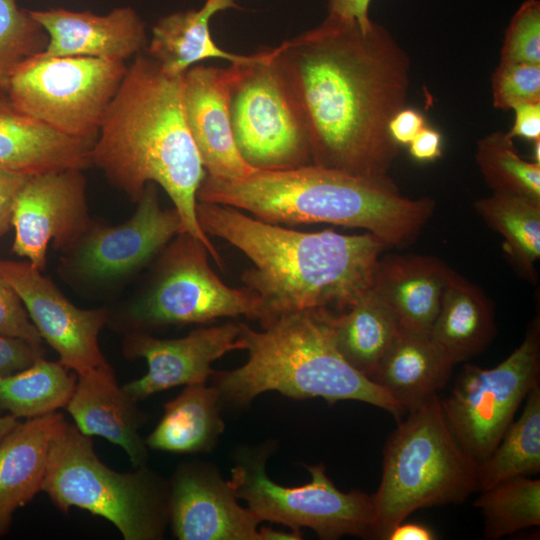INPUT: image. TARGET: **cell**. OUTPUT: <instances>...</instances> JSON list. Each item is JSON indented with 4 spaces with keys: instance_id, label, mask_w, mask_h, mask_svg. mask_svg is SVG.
<instances>
[{
    "instance_id": "cell-19",
    "label": "cell",
    "mask_w": 540,
    "mask_h": 540,
    "mask_svg": "<svg viewBox=\"0 0 540 540\" xmlns=\"http://www.w3.org/2000/svg\"><path fill=\"white\" fill-rule=\"evenodd\" d=\"M48 35L42 55L86 56L125 62L147 45L146 24L130 6L106 15L64 8L30 10Z\"/></svg>"
},
{
    "instance_id": "cell-40",
    "label": "cell",
    "mask_w": 540,
    "mask_h": 540,
    "mask_svg": "<svg viewBox=\"0 0 540 540\" xmlns=\"http://www.w3.org/2000/svg\"><path fill=\"white\" fill-rule=\"evenodd\" d=\"M425 125L419 111L404 107L391 119L389 133L397 145H408Z\"/></svg>"
},
{
    "instance_id": "cell-30",
    "label": "cell",
    "mask_w": 540,
    "mask_h": 540,
    "mask_svg": "<svg viewBox=\"0 0 540 540\" xmlns=\"http://www.w3.org/2000/svg\"><path fill=\"white\" fill-rule=\"evenodd\" d=\"M76 374L59 361L43 357L29 367L0 378V413L35 418L65 407L77 381Z\"/></svg>"
},
{
    "instance_id": "cell-33",
    "label": "cell",
    "mask_w": 540,
    "mask_h": 540,
    "mask_svg": "<svg viewBox=\"0 0 540 540\" xmlns=\"http://www.w3.org/2000/svg\"><path fill=\"white\" fill-rule=\"evenodd\" d=\"M475 159L493 193L540 203V163L522 159L507 133L495 131L480 139Z\"/></svg>"
},
{
    "instance_id": "cell-41",
    "label": "cell",
    "mask_w": 540,
    "mask_h": 540,
    "mask_svg": "<svg viewBox=\"0 0 540 540\" xmlns=\"http://www.w3.org/2000/svg\"><path fill=\"white\" fill-rule=\"evenodd\" d=\"M513 109L515 121L508 136L533 141L540 139V102L520 104Z\"/></svg>"
},
{
    "instance_id": "cell-9",
    "label": "cell",
    "mask_w": 540,
    "mask_h": 540,
    "mask_svg": "<svg viewBox=\"0 0 540 540\" xmlns=\"http://www.w3.org/2000/svg\"><path fill=\"white\" fill-rule=\"evenodd\" d=\"M272 448L267 442L237 449L228 480L236 497L247 503L260 522L279 523L293 530L310 528L323 540L345 535L375 539L372 495L357 489L339 490L322 463L304 465L311 476L305 485L277 484L266 472Z\"/></svg>"
},
{
    "instance_id": "cell-3",
    "label": "cell",
    "mask_w": 540,
    "mask_h": 540,
    "mask_svg": "<svg viewBox=\"0 0 540 540\" xmlns=\"http://www.w3.org/2000/svg\"><path fill=\"white\" fill-rule=\"evenodd\" d=\"M91 164L136 202L148 183L160 185L184 232L222 267L196 215L197 191L206 172L185 118L183 74H167L148 55L137 54L106 111Z\"/></svg>"
},
{
    "instance_id": "cell-42",
    "label": "cell",
    "mask_w": 540,
    "mask_h": 540,
    "mask_svg": "<svg viewBox=\"0 0 540 540\" xmlns=\"http://www.w3.org/2000/svg\"><path fill=\"white\" fill-rule=\"evenodd\" d=\"M409 152L415 160L420 162L434 161L441 157V133L425 125L409 143Z\"/></svg>"
},
{
    "instance_id": "cell-7",
    "label": "cell",
    "mask_w": 540,
    "mask_h": 540,
    "mask_svg": "<svg viewBox=\"0 0 540 540\" xmlns=\"http://www.w3.org/2000/svg\"><path fill=\"white\" fill-rule=\"evenodd\" d=\"M42 491L63 513L77 507L110 521L125 540L162 539L169 523L168 481L147 466L109 468L68 422L52 443Z\"/></svg>"
},
{
    "instance_id": "cell-24",
    "label": "cell",
    "mask_w": 540,
    "mask_h": 540,
    "mask_svg": "<svg viewBox=\"0 0 540 540\" xmlns=\"http://www.w3.org/2000/svg\"><path fill=\"white\" fill-rule=\"evenodd\" d=\"M454 365L429 333L400 328L370 380L407 413L438 395L449 381Z\"/></svg>"
},
{
    "instance_id": "cell-44",
    "label": "cell",
    "mask_w": 540,
    "mask_h": 540,
    "mask_svg": "<svg viewBox=\"0 0 540 540\" xmlns=\"http://www.w3.org/2000/svg\"><path fill=\"white\" fill-rule=\"evenodd\" d=\"M436 538L435 532L429 526L404 520L389 531L386 540H434Z\"/></svg>"
},
{
    "instance_id": "cell-32",
    "label": "cell",
    "mask_w": 540,
    "mask_h": 540,
    "mask_svg": "<svg viewBox=\"0 0 540 540\" xmlns=\"http://www.w3.org/2000/svg\"><path fill=\"white\" fill-rule=\"evenodd\" d=\"M480 492L474 506L484 517L486 539H500L540 525L539 479L516 476Z\"/></svg>"
},
{
    "instance_id": "cell-11",
    "label": "cell",
    "mask_w": 540,
    "mask_h": 540,
    "mask_svg": "<svg viewBox=\"0 0 540 540\" xmlns=\"http://www.w3.org/2000/svg\"><path fill=\"white\" fill-rule=\"evenodd\" d=\"M540 384V317L521 344L493 368L465 364L441 399L456 441L478 468L490 457L529 391Z\"/></svg>"
},
{
    "instance_id": "cell-35",
    "label": "cell",
    "mask_w": 540,
    "mask_h": 540,
    "mask_svg": "<svg viewBox=\"0 0 540 540\" xmlns=\"http://www.w3.org/2000/svg\"><path fill=\"white\" fill-rule=\"evenodd\" d=\"M493 105L513 109L540 102V65L500 62L492 77Z\"/></svg>"
},
{
    "instance_id": "cell-45",
    "label": "cell",
    "mask_w": 540,
    "mask_h": 540,
    "mask_svg": "<svg viewBox=\"0 0 540 540\" xmlns=\"http://www.w3.org/2000/svg\"><path fill=\"white\" fill-rule=\"evenodd\" d=\"M261 540H301V530L281 531L270 527L259 528Z\"/></svg>"
},
{
    "instance_id": "cell-16",
    "label": "cell",
    "mask_w": 540,
    "mask_h": 540,
    "mask_svg": "<svg viewBox=\"0 0 540 540\" xmlns=\"http://www.w3.org/2000/svg\"><path fill=\"white\" fill-rule=\"evenodd\" d=\"M128 358H143L147 373L123 386L137 402L177 386L206 383L215 372L212 363L234 350H245L241 323L226 322L200 328L185 337L159 339L134 332L124 342Z\"/></svg>"
},
{
    "instance_id": "cell-14",
    "label": "cell",
    "mask_w": 540,
    "mask_h": 540,
    "mask_svg": "<svg viewBox=\"0 0 540 540\" xmlns=\"http://www.w3.org/2000/svg\"><path fill=\"white\" fill-rule=\"evenodd\" d=\"M12 251L42 271L50 241L76 247L88 230L86 180L82 170L69 169L29 176L13 208Z\"/></svg>"
},
{
    "instance_id": "cell-15",
    "label": "cell",
    "mask_w": 540,
    "mask_h": 540,
    "mask_svg": "<svg viewBox=\"0 0 540 540\" xmlns=\"http://www.w3.org/2000/svg\"><path fill=\"white\" fill-rule=\"evenodd\" d=\"M168 484V518L177 539L261 540L260 520L238 504L214 465L181 463Z\"/></svg>"
},
{
    "instance_id": "cell-5",
    "label": "cell",
    "mask_w": 540,
    "mask_h": 540,
    "mask_svg": "<svg viewBox=\"0 0 540 540\" xmlns=\"http://www.w3.org/2000/svg\"><path fill=\"white\" fill-rule=\"evenodd\" d=\"M332 314L327 309L290 313L262 331L241 323L247 361L233 370H215L210 378L222 404L245 407L258 395L276 391L296 400L320 397L329 405L360 401L389 412L398 421L403 418V408L340 354Z\"/></svg>"
},
{
    "instance_id": "cell-4",
    "label": "cell",
    "mask_w": 540,
    "mask_h": 540,
    "mask_svg": "<svg viewBox=\"0 0 540 540\" xmlns=\"http://www.w3.org/2000/svg\"><path fill=\"white\" fill-rule=\"evenodd\" d=\"M197 201L244 210L269 223L361 228L390 248L414 242L431 219V198L400 194L390 177L371 178L309 164L256 170L236 180L205 176Z\"/></svg>"
},
{
    "instance_id": "cell-47",
    "label": "cell",
    "mask_w": 540,
    "mask_h": 540,
    "mask_svg": "<svg viewBox=\"0 0 540 540\" xmlns=\"http://www.w3.org/2000/svg\"><path fill=\"white\" fill-rule=\"evenodd\" d=\"M540 139L534 141V149H533V156H534V162L540 163Z\"/></svg>"
},
{
    "instance_id": "cell-43",
    "label": "cell",
    "mask_w": 540,
    "mask_h": 540,
    "mask_svg": "<svg viewBox=\"0 0 540 540\" xmlns=\"http://www.w3.org/2000/svg\"><path fill=\"white\" fill-rule=\"evenodd\" d=\"M371 0H328V16L356 21L363 29L372 25L369 18Z\"/></svg>"
},
{
    "instance_id": "cell-17",
    "label": "cell",
    "mask_w": 540,
    "mask_h": 540,
    "mask_svg": "<svg viewBox=\"0 0 540 540\" xmlns=\"http://www.w3.org/2000/svg\"><path fill=\"white\" fill-rule=\"evenodd\" d=\"M137 202L129 220L86 233L78 243L76 265L84 275L108 279L127 274L184 232L176 209L161 208L155 183L145 186Z\"/></svg>"
},
{
    "instance_id": "cell-20",
    "label": "cell",
    "mask_w": 540,
    "mask_h": 540,
    "mask_svg": "<svg viewBox=\"0 0 540 540\" xmlns=\"http://www.w3.org/2000/svg\"><path fill=\"white\" fill-rule=\"evenodd\" d=\"M119 385L109 363L77 375L65 406L75 426L87 436H102L120 446L134 468L146 466L148 447L139 435L147 415Z\"/></svg>"
},
{
    "instance_id": "cell-25",
    "label": "cell",
    "mask_w": 540,
    "mask_h": 540,
    "mask_svg": "<svg viewBox=\"0 0 540 540\" xmlns=\"http://www.w3.org/2000/svg\"><path fill=\"white\" fill-rule=\"evenodd\" d=\"M496 334L493 302L479 286L450 268L430 337L457 364L482 353Z\"/></svg>"
},
{
    "instance_id": "cell-28",
    "label": "cell",
    "mask_w": 540,
    "mask_h": 540,
    "mask_svg": "<svg viewBox=\"0 0 540 540\" xmlns=\"http://www.w3.org/2000/svg\"><path fill=\"white\" fill-rule=\"evenodd\" d=\"M331 322L338 351L369 379L400 329L371 288L345 309L333 312Z\"/></svg>"
},
{
    "instance_id": "cell-23",
    "label": "cell",
    "mask_w": 540,
    "mask_h": 540,
    "mask_svg": "<svg viewBox=\"0 0 540 540\" xmlns=\"http://www.w3.org/2000/svg\"><path fill=\"white\" fill-rule=\"evenodd\" d=\"M67 423L53 412L27 419L0 440V537L13 515L42 491L52 443Z\"/></svg>"
},
{
    "instance_id": "cell-27",
    "label": "cell",
    "mask_w": 540,
    "mask_h": 540,
    "mask_svg": "<svg viewBox=\"0 0 540 540\" xmlns=\"http://www.w3.org/2000/svg\"><path fill=\"white\" fill-rule=\"evenodd\" d=\"M221 410L222 401L215 386L187 385L164 405L160 421L145 440L146 446L178 454L208 452L225 428Z\"/></svg>"
},
{
    "instance_id": "cell-6",
    "label": "cell",
    "mask_w": 540,
    "mask_h": 540,
    "mask_svg": "<svg viewBox=\"0 0 540 540\" xmlns=\"http://www.w3.org/2000/svg\"><path fill=\"white\" fill-rule=\"evenodd\" d=\"M479 491V468L462 450L433 396L398 421L383 448L382 476L372 495L375 539L414 511L459 505Z\"/></svg>"
},
{
    "instance_id": "cell-10",
    "label": "cell",
    "mask_w": 540,
    "mask_h": 540,
    "mask_svg": "<svg viewBox=\"0 0 540 540\" xmlns=\"http://www.w3.org/2000/svg\"><path fill=\"white\" fill-rule=\"evenodd\" d=\"M126 70L121 61L39 53L17 68L7 96L19 111L59 133L96 140Z\"/></svg>"
},
{
    "instance_id": "cell-21",
    "label": "cell",
    "mask_w": 540,
    "mask_h": 540,
    "mask_svg": "<svg viewBox=\"0 0 540 540\" xmlns=\"http://www.w3.org/2000/svg\"><path fill=\"white\" fill-rule=\"evenodd\" d=\"M94 142L59 133L0 96L1 169L25 176L83 170L92 165Z\"/></svg>"
},
{
    "instance_id": "cell-26",
    "label": "cell",
    "mask_w": 540,
    "mask_h": 540,
    "mask_svg": "<svg viewBox=\"0 0 540 540\" xmlns=\"http://www.w3.org/2000/svg\"><path fill=\"white\" fill-rule=\"evenodd\" d=\"M238 8L234 0H206L200 9L177 11L161 17L152 27L147 55L170 75H182L195 63L221 58L230 63L247 60L221 49L210 33V19L216 13Z\"/></svg>"
},
{
    "instance_id": "cell-2",
    "label": "cell",
    "mask_w": 540,
    "mask_h": 540,
    "mask_svg": "<svg viewBox=\"0 0 540 540\" xmlns=\"http://www.w3.org/2000/svg\"><path fill=\"white\" fill-rule=\"evenodd\" d=\"M196 215L207 235L252 262L241 279L260 300L262 327L290 313L345 309L372 287L379 258L390 248L369 232L296 231L221 204L197 202Z\"/></svg>"
},
{
    "instance_id": "cell-37",
    "label": "cell",
    "mask_w": 540,
    "mask_h": 540,
    "mask_svg": "<svg viewBox=\"0 0 540 540\" xmlns=\"http://www.w3.org/2000/svg\"><path fill=\"white\" fill-rule=\"evenodd\" d=\"M0 334L41 346L43 339L22 300L0 274Z\"/></svg>"
},
{
    "instance_id": "cell-22",
    "label": "cell",
    "mask_w": 540,
    "mask_h": 540,
    "mask_svg": "<svg viewBox=\"0 0 540 540\" xmlns=\"http://www.w3.org/2000/svg\"><path fill=\"white\" fill-rule=\"evenodd\" d=\"M449 270L435 256L389 254L379 258L371 289L394 314L400 328L429 333Z\"/></svg>"
},
{
    "instance_id": "cell-31",
    "label": "cell",
    "mask_w": 540,
    "mask_h": 540,
    "mask_svg": "<svg viewBox=\"0 0 540 540\" xmlns=\"http://www.w3.org/2000/svg\"><path fill=\"white\" fill-rule=\"evenodd\" d=\"M524 400L520 417L512 421L490 457L479 467V491L508 478L540 472V384Z\"/></svg>"
},
{
    "instance_id": "cell-29",
    "label": "cell",
    "mask_w": 540,
    "mask_h": 540,
    "mask_svg": "<svg viewBox=\"0 0 540 540\" xmlns=\"http://www.w3.org/2000/svg\"><path fill=\"white\" fill-rule=\"evenodd\" d=\"M473 207L483 221L504 239L503 249L519 274L532 284L538 280L540 257V203L493 193Z\"/></svg>"
},
{
    "instance_id": "cell-8",
    "label": "cell",
    "mask_w": 540,
    "mask_h": 540,
    "mask_svg": "<svg viewBox=\"0 0 540 540\" xmlns=\"http://www.w3.org/2000/svg\"><path fill=\"white\" fill-rule=\"evenodd\" d=\"M230 66L231 126L244 161L258 170L313 164L307 120L277 47Z\"/></svg>"
},
{
    "instance_id": "cell-36",
    "label": "cell",
    "mask_w": 540,
    "mask_h": 540,
    "mask_svg": "<svg viewBox=\"0 0 540 540\" xmlns=\"http://www.w3.org/2000/svg\"><path fill=\"white\" fill-rule=\"evenodd\" d=\"M500 62L540 65V3L526 0L505 34Z\"/></svg>"
},
{
    "instance_id": "cell-46",
    "label": "cell",
    "mask_w": 540,
    "mask_h": 540,
    "mask_svg": "<svg viewBox=\"0 0 540 540\" xmlns=\"http://www.w3.org/2000/svg\"><path fill=\"white\" fill-rule=\"evenodd\" d=\"M19 422V419L12 415L0 416V440L8 434Z\"/></svg>"
},
{
    "instance_id": "cell-13",
    "label": "cell",
    "mask_w": 540,
    "mask_h": 540,
    "mask_svg": "<svg viewBox=\"0 0 540 540\" xmlns=\"http://www.w3.org/2000/svg\"><path fill=\"white\" fill-rule=\"evenodd\" d=\"M41 272L30 262L0 260L1 276L16 291L62 365L76 375L107 365L98 337L108 313L78 308Z\"/></svg>"
},
{
    "instance_id": "cell-34",
    "label": "cell",
    "mask_w": 540,
    "mask_h": 540,
    "mask_svg": "<svg viewBox=\"0 0 540 540\" xmlns=\"http://www.w3.org/2000/svg\"><path fill=\"white\" fill-rule=\"evenodd\" d=\"M48 35L30 10L17 0H0V96L8 94L11 78L26 60L43 52Z\"/></svg>"
},
{
    "instance_id": "cell-38",
    "label": "cell",
    "mask_w": 540,
    "mask_h": 540,
    "mask_svg": "<svg viewBox=\"0 0 540 540\" xmlns=\"http://www.w3.org/2000/svg\"><path fill=\"white\" fill-rule=\"evenodd\" d=\"M42 357V346L0 334V378L23 370Z\"/></svg>"
},
{
    "instance_id": "cell-1",
    "label": "cell",
    "mask_w": 540,
    "mask_h": 540,
    "mask_svg": "<svg viewBox=\"0 0 540 540\" xmlns=\"http://www.w3.org/2000/svg\"><path fill=\"white\" fill-rule=\"evenodd\" d=\"M277 51L307 120L313 164L389 177L399 152L389 123L409 86L408 55L389 31L327 15Z\"/></svg>"
},
{
    "instance_id": "cell-18",
    "label": "cell",
    "mask_w": 540,
    "mask_h": 540,
    "mask_svg": "<svg viewBox=\"0 0 540 540\" xmlns=\"http://www.w3.org/2000/svg\"><path fill=\"white\" fill-rule=\"evenodd\" d=\"M231 66H192L183 74V104L191 136L206 175L221 180L244 178L258 169L241 157L229 111Z\"/></svg>"
},
{
    "instance_id": "cell-39",
    "label": "cell",
    "mask_w": 540,
    "mask_h": 540,
    "mask_svg": "<svg viewBox=\"0 0 540 540\" xmlns=\"http://www.w3.org/2000/svg\"><path fill=\"white\" fill-rule=\"evenodd\" d=\"M28 177L0 168V237L12 226L14 204Z\"/></svg>"
},
{
    "instance_id": "cell-12",
    "label": "cell",
    "mask_w": 540,
    "mask_h": 540,
    "mask_svg": "<svg viewBox=\"0 0 540 540\" xmlns=\"http://www.w3.org/2000/svg\"><path fill=\"white\" fill-rule=\"evenodd\" d=\"M207 255L199 241L179 233L164 253L154 285L131 306L128 318L132 326L140 331L239 316L258 321V296L246 287L226 285L211 269Z\"/></svg>"
}]
</instances>
